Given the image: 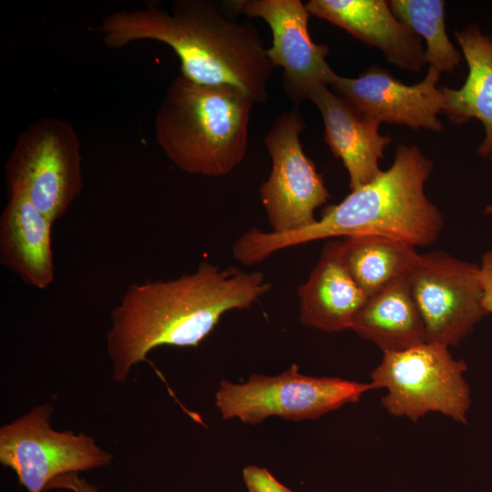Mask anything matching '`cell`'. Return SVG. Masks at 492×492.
I'll use <instances>...</instances> for the list:
<instances>
[{"label":"cell","instance_id":"6da1fadb","mask_svg":"<svg viewBox=\"0 0 492 492\" xmlns=\"http://www.w3.org/2000/svg\"><path fill=\"white\" fill-rule=\"evenodd\" d=\"M271 286L261 272L207 261L176 279L133 283L110 313L107 350L112 379L125 382L156 347L198 346L225 313L250 308Z\"/></svg>","mask_w":492,"mask_h":492},{"label":"cell","instance_id":"7a4b0ae2","mask_svg":"<svg viewBox=\"0 0 492 492\" xmlns=\"http://www.w3.org/2000/svg\"><path fill=\"white\" fill-rule=\"evenodd\" d=\"M105 45L120 49L138 40L168 45L183 76L208 86H231L254 102H265L274 69L253 25L223 15L210 1L176 0L170 11L149 3L113 12L97 27Z\"/></svg>","mask_w":492,"mask_h":492},{"label":"cell","instance_id":"3957f363","mask_svg":"<svg viewBox=\"0 0 492 492\" xmlns=\"http://www.w3.org/2000/svg\"><path fill=\"white\" fill-rule=\"evenodd\" d=\"M433 167L416 145H399L388 169L327 207L313 224L282 234L252 228L237 239L232 254L249 266L286 248L360 234L385 236L415 247L429 245L444 227L441 211L425 192Z\"/></svg>","mask_w":492,"mask_h":492},{"label":"cell","instance_id":"277c9868","mask_svg":"<svg viewBox=\"0 0 492 492\" xmlns=\"http://www.w3.org/2000/svg\"><path fill=\"white\" fill-rule=\"evenodd\" d=\"M254 103L234 87L202 85L179 74L156 113V141L183 172L228 174L245 158Z\"/></svg>","mask_w":492,"mask_h":492},{"label":"cell","instance_id":"5b68a950","mask_svg":"<svg viewBox=\"0 0 492 492\" xmlns=\"http://www.w3.org/2000/svg\"><path fill=\"white\" fill-rule=\"evenodd\" d=\"M383 354L371 373V383L374 389H386L382 404L389 414L416 422L429 412H438L466 424L471 403L464 377L467 364L454 359L448 346L425 342Z\"/></svg>","mask_w":492,"mask_h":492},{"label":"cell","instance_id":"8992f818","mask_svg":"<svg viewBox=\"0 0 492 492\" xmlns=\"http://www.w3.org/2000/svg\"><path fill=\"white\" fill-rule=\"evenodd\" d=\"M81 161L78 135L69 121L37 119L19 133L6 160L7 190L24 192L54 223L83 190Z\"/></svg>","mask_w":492,"mask_h":492},{"label":"cell","instance_id":"52a82bcc","mask_svg":"<svg viewBox=\"0 0 492 492\" xmlns=\"http://www.w3.org/2000/svg\"><path fill=\"white\" fill-rule=\"evenodd\" d=\"M372 383L339 377L302 374L297 364L274 376L253 374L243 384L221 380L216 406L225 420L238 418L256 425L270 416L290 421L315 419L343 405L357 402Z\"/></svg>","mask_w":492,"mask_h":492},{"label":"cell","instance_id":"ba28073f","mask_svg":"<svg viewBox=\"0 0 492 492\" xmlns=\"http://www.w3.org/2000/svg\"><path fill=\"white\" fill-rule=\"evenodd\" d=\"M53 406L33 407L0 428V462L27 492H44L56 477L108 466L113 456L92 436L51 427Z\"/></svg>","mask_w":492,"mask_h":492},{"label":"cell","instance_id":"9c48e42d","mask_svg":"<svg viewBox=\"0 0 492 492\" xmlns=\"http://www.w3.org/2000/svg\"><path fill=\"white\" fill-rule=\"evenodd\" d=\"M305 127L294 108L281 113L264 137L272 169L259 188V197L273 233L313 224L315 210L330 198L322 175L302 148L300 134Z\"/></svg>","mask_w":492,"mask_h":492},{"label":"cell","instance_id":"30bf717a","mask_svg":"<svg viewBox=\"0 0 492 492\" xmlns=\"http://www.w3.org/2000/svg\"><path fill=\"white\" fill-rule=\"evenodd\" d=\"M408 284L423 319L426 342L457 345L487 313L478 265L433 251L419 253Z\"/></svg>","mask_w":492,"mask_h":492},{"label":"cell","instance_id":"8fae6325","mask_svg":"<svg viewBox=\"0 0 492 492\" xmlns=\"http://www.w3.org/2000/svg\"><path fill=\"white\" fill-rule=\"evenodd\" d=\"M233 12L263 19L272 30L267 56L274 67L282 68V86L299 105L317 87L331 86L336 73L326 61L329 46L315 44L308 31L310 13L300 0H235Z\"/></svg>","mask_w":492,"mask_h":492},{"label":"cell","instance_id":"7c38bea8","mask_svg":"<svg viewBox=\"0 0 492 492\" xmlns=\"http://www.w3.org/2000/svg\"><path fill=\"white\" fill-rule=\"evenodd\" d=\"M440 74L429 67L422 81L407 85L386 69L374 66L357 77L336 74L331 87L335 94L380 123L439 132L443 124L437 116L444 107L443 94L437 87Z\"/></svg>","mask_w":492,"mask_h":492},{"label":"cell","instance_id":"4fadbf2b","mask_svg":"<svg viewBox=\"0 0 492 492\" xmlns=\"http://www.w3.org/2000/svg\"><path fill=\"white\" fill-rule=\"evenodd\" d=\"M319 109L324 124V141L339 158L349 176L351 190L382 173L379 160L390 138L379 132L381 123L363 113L327 86L315 87L308 97Z\"/></svg>","mask_w":492,"mask_h":492},{"label":"cell","instance_id":"5bb4252c","mask_svg":"<svg viewBox=\"0 0 492 492\" xmlns=\"http://www.w3.org/2000/svg\"><path fill=\"white\" fill-rule=\"evenodd\" d=\"M310 15L346 30L380 49L396 67L413 72L425 64L421 38L393 13L384 0H310Z\"/></svg>","mask_w":492,"mask_h":492},{"label":"cell","instance_id":"9a60e30c","mask_svg":"<svg viewBox=\"0 0 492 492\" xmlns=\"http://www.w3.org/2000/svg\"><path fill=\"white\" fill-rule=\"evenodd\" d=\"M52 225L24 192L8 189L0 217V262L37 289H46L54 280Z\"/></svg>","mask_w":492,"mask_h":492},{"label":"cell","instance_id":"2e32d148","mask_svg":"<svg viewBox=\"0 0 492 492\" xmlns=\"http://www.w3.org/2000/svg\"><path fill=\"white\" fill-rule=\"evenodd\" d=\"M297 293L300 322L325 333L350 329L368 299L343 265L339 241H331L324 246Z\"/></svg>","mask_w":492,"mask_h":492},{"label":"cell","instance_id":"e0dca14e","mask_svg":"<svg viewBox=\"0 0 492 492\" xmlns=\"http://www.w3.org/2000/svg\"><path fill=\"white\" fill-rule=\"evenodd\" d=\"M468 67L463 86L457 89L440 87L444 97L443 111L449 120L463 124L471 118L479 120L485 138L477 149L481 157L492 154V37L475 25L455 33Z\"/></svg>","mask_w":492,"mask_h":492},{"label":"cell","instance_id":"ac0fdd59","mask_svg":"<svg viewBox=\"0 0 492 492\" xmlns=\"http://www.w3.org/2000/svg\"><path fill=\"white\" fill-rule=\"evenodd\" d=\"M350 329L374 343L383 353L402 351L426 342L425 327L408 278L368 298Z\"/></svg>","mask_w":492,"mask_h":492},{"label":"cell","instance_id":"d6986e66","mask_svg":"<svg viewBox=\"0 0 492 492\" xmlns=\"http://www.w3.org/2000/svg\"><path fill=\"white\" fill-rule=\"evenodd\" d=\"M339 253L367 298L407 279L419 254L412 244L373 234L345 237L339 241Z\"/></svg>","mask_w":492,"mask_h":492},{"label":"cell","instance_id":"ffe728a7","mask_svg":"<svg viewBox=\"0 0 492 492\" xmlns=\"http://www.w3.org/2000/svg\"><path fill=\"white\" fill-rule=\"evenodd\" d=\"M394 15L425 41V56L429 67L440 72L453 71L462 61V52L446 31V2L442 0H391Z\"/></svg>","mask_w":492,"mask_h":492},{"label":"cell","instance_id":"44dd1931","mask_svg":"<svg viewBox=\"0 0 492 492\" xmlns=\"http://www.w3.org/2000/svg\"><path fill=\"white\" fill-rule=\"evenodd\" d=\"M242 477L249 492H293L265 467L248 466L242 470Z\"/></svg>","mask_w":492,"mask_h":492},{"label":"cell","instance_id":"7402d4cb","mask_svg":"<svg viewBox=\"0 0 492 492\" xmlns=\"http://www.w3.org/2000/svg\"><path fill=\"white\" fill-rule=\"evenodd\" d=\"M67 489L71 492H100V490L86 478L79 477L77 473H68L56 477L46 487L48 489Z\"/></svg>","mask_w":492,"mask_h":492},{"label":"cell","instance_id":"603a6c76","mask_svg":"<svg viewBox=\"0 0 492 492\" xmlns=\"http://www.w3.org/2000/svg\"><path fill=\"white\" fill-rule=\"evenodd\" d=\"M479 277L482 287V303L485 311L492 313V251L485 252L481 259Z\"/></svg>","mask_w":492,"mask_h":492},{"label":"cell","instance_id":"cb8c5ba5","mask_svg":"<svg viewBox=\"0 0 492 492\" xmlns=\"http://www.w3.org/2000/svg\"><path fill=\"white\" fill-rule=\"evenodd\" d=\"M485 211L487 213H492V205L487 206Z\"/></svg>","mask_w":492,"mask_h":492},{"label":"cell","instance_id":"d4e9b609","mask_svg":"<svg viewBox=\"0 0 492 492\" xmlns=\"http://www.w3.org/2000/svg\"><path fill=\"white\" fill-rule=\"evenodd\" d=\"M488 158H489V159H490V161L492 163V154Z\"/></svg>","mask_w":492,"mask_h":492}]
</instances>
